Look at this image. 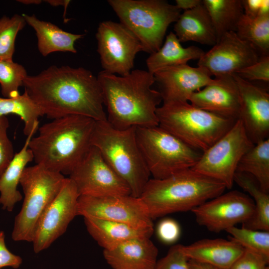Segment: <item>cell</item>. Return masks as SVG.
<instances>
[{
  "label": "cell",
  "instance_id": "24",
  "mask_svg": "<svg viewBox=\"0 0 269 269\" xmlns=\"http://www.w3.org/2000/svg\"><path fill=\"white\" fill-rule=\"evenodd\" d=\"M38 128L34 129L27 136L23 147L19 152L15 153L0 178V204L3 210L8 212H11L15 204L22 199L17 186L27 164L33 160L28 144Z\"/></svg>",
  "mask_w": 269,
  "mask_h": 269
},
{
  "label": "cell",
  "instance_id": "26",
  "mask_svg": "<svg viewBox=\"0 0 269 269\" xmlns=\"http://www.w3.org/2000/svg\"><path fill=\"white\" fill-rule=\"evenodd\" d=\"M205 52L195 46L183 47L175 34L170 32L161 47L150 54L146 60L147 71L153 74L161 69L187 64L191 60H199Z\"/></svg>",
  "mask_w": 269,
  "mask_h": 269
},
{
  "label": "cell",
  "instance_id": "23",
  "mask_svg": "<svg viewBox=\"0 0 269 269\" xmlns=\"http://www.w3.org/2000/svg\"><path fill=\"white\" fill-rule=\"evenodd\" d=\"M174 31L180 42L194 41L213 46L217 41L211 18L203 3L180 14Z\"/></svg>",
  "mask_w": 269,
  "mask_h": 269
},
{
  "label": "cell",
  "instance_id": "22",
  "mask_svg": "<svg viewBox=\"0 0 269 269\" xmlns=\"http://www.w3.org/2000/svg\"><path fill=\"white\" fill-rule=\"evenodd\" d=\"M87 230L92 238L104 250H111L126 241L140 238H150L153 228H139L130 225L84 217Z\"/></svg>",
  "mask_w": 269,
  "mask_h": 269
},
{
  "label": "cell",
  "instance_id": "29",
  "mask_svg": "<svg viewBox=\"0 0 269 269\" xmlns=\"http://www.w3.org/2000/svg\"><path fill=\"white\" fill-rule=\"evenodd\" d=\"M236 172L248 174L265 192H269V139L254 145L242 157Z\"/></svg>",
  "mask_w": 269,
  "mask_h": 269
},
{
  "label": "cell",
  "instance_id": "31",
  "mask_svg": "<svg viewBox=\"0 0 269 269\" xmlns=\"http://www.w3.org/2000/svg\"><path fill=\"white\" fill-rule=\"evenodd\" d=\"M235 32L262 56L269 55V14L252 17L244 13L238 23Z\"/></svg>",
  "mask_w": 269,
  "mask_h": 269
},
{
  "label": "cell",
  "instance_id": "45",
  "mask_svg": "<svg viewBox=\"0 0 269 269\" xmlns=\"http://www.w3.org/2000/svg\"><path fill=\"white\" fill-rule=\"evenodd\" d=\"M18 2L24 4H39L42 2L41 0H18Z\"/></svg>",
  "mask_w": 269,
  "mask_h": 269
},
{
  "label": "cell",
  "instance_id": "33",
  "mask_svg": "<svg viewBox=\"0 0 269 269\" xmlns=\"http://www.w3.org/2000/svg\"><path fill=\"white\" fill-rule=\"evenodd\" d=\"M235 241L244 249L256 252L269 259V231L235 226L226 230Z\"/></svg>",
  "mask_w": 269,
  "mask_h": 269
},
{
  "label": "cell",
  "instance_id": "44",
  "mask_svg": "<svg viewBox=\"0 0 269 269\" xmlns=\"http://www.w3.org/2000/svg\"><path fill=\"white\" fill-rule=\"evenodd\" d=\"M44 1L53 6H64L65 10L70 2V0H46Z\"/></svg>",
  "mask_w": 269,
  "mask_h": 269
},
{
  "label": "cell",
  "instance_id": "37",
  "mask_svg": "<svg viewBox=\"0 0 269 269\" xmlns=\"http://www.w3.org/2000/svg\"><path fill=\"white\" fill-rule=\"evenodd\" d=\"M241 78L249 81L260 80L269 81V55L262 56L254 64L236 73Z\"/></svg>",
  "mask_w": 269,
  "mask_h": 269
},
{
  "label": "cell",
  "instance_id": "35",
  "mask_svg": "<svg viewBox=\"0 0 269 269\" xmlns=\"http://www.w3.org/2000/svg\"><path fill=\"white\" fill-rule=\"evenodd\" d=\"M9 124L6 116H0V178L15 153L7 134Z\"/></svg>",
  "mask_w": 269,
  "mask_h": 269
},
{
  "label": "cell",
  "instance_id": "28",
  "mask_svg": "<svg viewBox=\"0 0 269 269\" xmlns=\"http://www.w3.org/2000/svg\"><path fill=\"white\" fill-rule=\"evenodd\" d=\"M202 3L209 13L217 40L228 32H236L244 14L242 0H202Z\"/></svg>",
  "mask_w": 269,
  "mask_h": 269
},
{
  "label": "cell",
  "instance_id": "41",
  "mask_svg": "<svg viewBox=\"0 0 269 269\" xmlns=\"http://www.w3.org/2000/svg\"><path fill=\"white\" fill-rule=\"evenodd\" d=\"M244 13L252 17L269 14V0H242Z\"/></svg>",
  "mask_w": 269,
  "mask_h": 269
},
{
  "label": "cell",
  "instance_id": "43",
  "mask_svg": "<svg viewBox=\"0 0 269 269\" xmlns=\"http://www.w3.org/2000/svg\"><path fill=\"white\" fill-rule=\"evenodd\" d=\"M189 269H220L212 265L199 262L193 260H188Z\"/></svg>",
  "mask_w": 269,
  "mask_h": 269
},
{
  "label": "cell",
  "instance_id": "14",
  "mask_svg": "<svg viewBox=\"0 0 269 269\" xmlns=\"http://www.w3.org/2000/svg\"><path fill=\"white\" fill-rule=\"evenodd\" d=\"M77 215L121 222L139 228H153L152 220L141 199L131 195L80 196Z\"/></svg>",
  "mask_w": 269,
  "mask_h": 269
},
{
  "label": "cell",
  "instance_id": "16",
  "mask_svg": "<svg viewBox=\"0 0 269 269\" xmlns=\"http://www.w3.org/2000/svg\"><path fill=\"white\" fill-rule=\"evenodd\" d=\"M259 58L258 52L251 44L231 31L222 36L198 60L197 65L216 77L236 73L257 62Z\"/></svg>",
  "mask_w": 269,
  "mask_h": 269
},
{
  "label": "cell",
  "instance_id": "36",
  "mask_svg": "<svg viewBox=\"0 0 269 269\" xmlns=\"http://www.w3.org/2000/svg\"><path fill=\"white\" fill-rule=\"evenodd\" d=\"M181 247L180 244L172 246L165 256L157 261L154 269H189V259Z\"/></svg>",
  "mask_w": 269,
  "mask_h": 269
},
{
  "label": "cell",
  "instance_id": "46",
  "mask_svg": "<svg viewBox=\"0 0 269 269\" xmlns=\"http://www.w3.org/2000/svg\"></svg>",
  "mask_w": 269,
  "mask_h": 269
},
{
  "label": "cell",
  "instance_id": "15",
  "mask_svg": "<svg viewBox=\"0 0 269 269\" xmlns=\"http://www.w3.org/2000/svg\"><path fill=\"white\" fill-rule=\"evenodd\" d=\"M253 199L238 190H233L208 200L191 211L197 223L209 231L220 232L244 223L254 215Z\"/></svg>",
  "mask_w": 269,
  "mask_h": 269
},
{
  "label": "cell",
  "instance_id": "27",
  "mask_svg": "<svg viewBox=\"0 0 269 269\" xmlns=\"http://www.w3.org/2000/svg\"><path fill=\"white\" fill-rule=\"evenodd\" d=\"M235 182L253 198L255 205L254 215L243 227L250 229L269 231V195L260 187L256 180L250 175L236 172Z\"/></svg>",
  "mask_w": 269,
  "mask_h": 269
},
{
  "label": "cell",
  "instance_id": "20",
  "mask_svg": "<svg viewBox=\"0 0 269 269\" xmlns=\"http://www.w3.org/2000/svg\"><path fill=\"white\" fill-rule=\"evenodd\" d=\"M149 239H134L104 250V258L114 269H154L158 251Z\"/></svg>",
  "mask_w": 269,
  "mask_h": 269
},
{
  "label": "cell",
  "instance_id": "9",
  "mask_svg": "<svg viewBox=\"0 0 269 269\" xmlns=\"http://www.w3.org/2000/svg\"><path fill=\"white\" fill-rule=\"evenodd\" d=\"M136 139L152 178L191 169L202 153L160 126L135 128Z\"/></svg>",
  "mask_w": 269,
  "mask_h": 269
},
{
  "label": "cell",
  "instance_id": "3",
  "mask_svg": "<svg viewBox=\"0 0 269 269\" xmlns=\"http://www.w3.org/2000/svg\"><path fill=\"white\" fill-rule=\"evenodd\" d=\"M96 122L87 117L70 115L43 124L28 144L33 160L48 169L69 175L92 145Z\"/></svg>",
  "mask_w": 269,
  "mask_h": 269
},
{
  "label": "cell",
  "instance_id": "30",
  "mask_svg": "<svg viewBox=\"0 0 269 269\" xmlns=\"http://www.w3.org/2000/svg\"><path fill=\"white\" fill-rule=\"evenodd\" d=\"M9 114L17 115L22 120L23 133L26 136L34 129L39 127L38 119L44 116L25 90L22 94L14 98L0 97V116Z\"/></svg>",
  "mask_w": 269,
  "mask_h": 269
},
{
  "label": "cell",
  "instance_id": "21",
  "mask_svg": "<svg viewBox=\"0 0 269 269\" xmlns=\"http://www.w3.org/2000/svg\"><path fill=\"white\" fill-rule=\"evenodd\" d=\"M181 249L188 259L220 269H229L244 251L235 241L221 238L202 239L190 245H182Z\"/></svg>",
  "mask_w": 269,
  "mask_h": 269
},
{
  "label": "cell",
  "instance_id": "7",
  "mask_svg": "<svg viewBox=\"0 0 269 269\" xmlns=\"http://www.w3.org/2000/svg\"><path fill=\"white\" fill-rule=\"evenodd\" d=\"M120 19L138 39L142 51L150 54L162 46L169 25L181 10L164 0H109Z\"/></svg>",
  "mask_w": 269,
  "mask_h": 269
},
{
  "label": "cell",
  "instance_id": "32",
  "mask_svg": "<svg viewBox=\"0 0 269 269\" xmlns=\"http://www.w3.org/2000/svg\"><path fill=\"white\" fill-rule=\"evenodd\" d=\"M26 24L22 15L18 14L0 18V60L13 61L16 37Z\"/></svg>",
  "mask_w": 269,
  "mask_h": 269
},
{
  "label": "cell",
  "instance_id": "13",
  "mask_svg": "<svg viewBox=\"0 0 269 269\" xmlns=\"http://www.w3.org/2000/svg\"><path fill=\"white\" fill-rule=\"evenodd\" d=\"M80 195L73 181L66 178L58 195L46 209L36 225L31 243L37 254L62 236L77 215Z\"/></svg>",
  "mask_w": 269,
  "mask_h": 269
},
{
  "label": "cell",
  "instance_id": "42",
  "mask_svg": "<svg viewBox=\"0 0 269 269\" xmlns=\"http://www.w3.org/2000/svg\"><path fill=\"white\" fill-rule=\"evenodd\" d=\"M175 5L184 11L191 9L202 3V0H176Z\"/></svg>",
  "mask_w": 269,
  "mask_h": 269
},
{
  "label": "cell",
  "instance_id": "4",
  "mask_svg": "<svg viewBox=\"0 0 269 269\" xmlns=\"http://www.w3.org/2000/svg\"><path fill=\"white\" fill-rule=\"evenodd\" d=\"M221 182L192 169L163 179L150 178L139 197L152 220L195 208L224 193Z\"/></svg>",
  "mask_w": 269,
  "mask_h": 269
},
{
  "label": "cell",
  "instance_id": "39",
  "mask_svg": "<svg viewBox=\"0 0 269 269\" xmlns=\"http://www.w3.org/2000/svg\"><path fill=\"white\" fill-rule=\"evenodd\" d=\"M156 233L160 241L166 244H171L176 242L179 238L181 228L176 220L167 218L159 222Z\"/></svg>",
  "mask_w": 269,
  "mask_h": 269
},
{
  "label": "cell",
  "instance_id": "19",
  "mask_svg": "<svg viewBox=\"0 0 269 269\" xmlns=\"http://www.w3.org/2000/svg\"><path fill=\"white\" fill-rule=\"evenodd\" d=\"M192 105L219 117L237 121L240 109V96L237 83L231 75L216 77L189 101Z\"/></svg>",
  "mask_w": 269,
  "mask_h": 269
},
{
  "label": "cell",
  "instance_id": "1",
  "mask_svg": "<svg viewBox=\"0 0 269 269\" xmlns=\"http://www.w3.org/2000/svg\"><path fill=\"white\" fill-rule=\"evenodd\" d=\"M23 86L50 119L80 115L107 121L100 83L87 69L52 65L37 75H28Z\"/></svg>",
  "mask_w": 269,
  "mask_h": 269
},
{
  "label": "cell",
  "instance_id": "38",
  "mask_svg": "<svg viewBox=\"0 0 269 269\" xmlns=\"http://www.w3.org/2000/svg\"><path fill=\"white\" fill-rule=\"evenodd\" d=\"M269 259L263 256L244 249L229 269H269Z\"/></svg>",
  "mask_w": 269,
  "mask_h": 269
},
{
  "label": "cell",
  "instance_id": "6",
  "mask_svg": "<svg viewBox=\"0 0 269 269\" xmlns=\"http://www.w3.org/2000/svg\"><path fill=\"white\" fill-rule=\"evenodd\" d=\"M158 126L202 152L226 134L236 121L199 109L189 102L163 103L156 110Z\"/></svg>",
  "mask_w": 269,
  "mask_h": 269
},
{
  "label": "cell",
  "instance_id": "12",
  "mask_svg": "<svg viewBox=\"0 0 269 269\" xmlns=\"http://www.w3.org/2000/svg\"><path fill=\"white\" fill-rule=\"evenodd\" d=\"M80 196L104 197L131 195L128 184L92 145L69 175Z\"/></svg>",
  "mask_w": 269,
  "mask_h": 269
},
{
  "label": "cell",
  "instance_id": "2",
  "mask_svg": "<svg viewBox=\"0 0 269 269\" xmlns=\"http://www.w3.org/2000/svg\"><path fill=\"white\" fill-rule=\"evenodd\" d=\"M97 78L107 120L113 127L125 130L158 126L156 110L162 99L159 91L151 88L155 83L152 74L135 69L119 76L102 70Z\"/></svg>",
  "mask_w": 269,
  "mask_h": 269
},
{
  "label": "cell",
  "instance_id": "34",
  "mask_svg": "<svg viewBox=\"0 0 269 269\" xmlns=\"http://www.w3.org/2000/svg\"><path fill=\"white\" fill-rule=\"evenodd\" d=\"M28 76L26 70L13 61L0 60V85L4 98H14L20 95L19 88Z\"/></svg>",
  "mask_w": 269,
  "mask_h": 269
},
{
  "label": "cell",
  "instance_id": "17",
  "mask_svg": "<svg viewBox=\"0 0 269 269\" xmlns=\"http://www.w3.org/2000/svg\"><path fill=\"white\" fill-rule=\"evenodd\" d=\"M240 96L239 119L251 141L254 144L269 138V94L236 73L232 74Z\"/></svg>",
  "mask_w": 269,
  "mask_h": 269
},
{
  "label": "cell",
  "instance_id": "40",
  "mask_svg": "<svg viewBox=\"0 0 269 269\" xmlns=\"http://www.w3.org/2000/svg\"><path fill=\"white\" fill-rule=\"evenodd\" d=\"M22 263L20 256L12 253L7 248L4 232L0 231V269L7 267L18 269Z\"/></svg>",
  "mask_w": 269,
  "mask_h": 269
},
{
  "label": "cell",
  "instance_id": "18",
  "mask_svg": "<svg viewBox=\"0 0 269 269\" xmlns=\"http://www.w3.org/2000/svg\"><path fill=\"white\" fill-rule=\"evenodd\" d=\"M163 103L188 102L190 96L213 81L204 68L187 64L166 67L153 74Z\"/></svg>",
  "mask_w": 269,
  "mask_h": 269
},
{
  "label": "cell",
  "instance_id": "25",
  "mask_svg": "<svg viewBox=\"0 0 269 269\" xmlns=\"http://www.w3.org/2000/svg\"><path fill=\"white\" fill-rule=\"evenodd\" d=\"M22 15L26 23L35 30L38 49L42 56H47L55 52L77 53L75 43L83 34L64 31L51 22L40 20L34 14Z\"/></svg>",
  "mask_w": 269,
  "mask_h": 269
},
{
  "label": "cell",
  "instance_id": "8",
  "mask_svg": "<svg viewBox=\"0 0 269 269\" xmlns=\"http://www.w3.org/2000/svg\"><path fill=\"white\" fill-rule=\"evenodd\" d=\"M66 178L61 173L40 164L25 167L19 182L24 199L15 217L11 234L13 240L32 242L39 220L59 193Z\"/></svg>",
  "mask_w": 269,
  "mask_h": 269
},
{
  "label": "cell",
  "instance_id": "5",
  "mask_svg": "<svg viewBox=\"0 0 269 269\" xmlns=\"http://www.w3.org/2000/svg\"><path fill=\"white\" fill-rule=\"evenodd\" d=\"M91 143L128 184L131 195L139 198L150 174L138 145L135 128L118 130L107 121H96Z\"/></svg>",
  "mask_w": 269,
  "mask_h": 269
},
{
  "label": "cell",
  "instance_id": "10",
  "mask_svg": "<svg viewBox=\"0 0 269 269\" xmlns=\"http://www.w3.org/2000/svg\"><path fill=\"white\" fill-rule=\"evenodd\" d=\"M254 145L241 121L238 119L226 134L202 153L191 169L231 189L239 162Z\"/></svg>",
  "mask_w": 269,
  "mask_h": 269
},
{
  "label": "cell",
  "instance_id": "11",
  "mask_svg": "<svg viewBox=\"0 0 269 269\" xmlns=\"http://www.w3.org/2000/svg\"><path fill=\"white\" fill-rule=\"evenodd\" d=\"M97 51L103 71L124 76L134 66L137 53L142 51L136 37L120 22H100L96 33Z\"/></svg>",
  "mask_w": 269,
  "mask_h": 269
}]
</instances>
